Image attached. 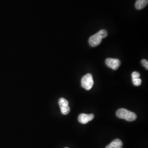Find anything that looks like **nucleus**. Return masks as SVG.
I'll return each instance as SVG.
<instances>
[{"mask_svg":"<svg viewBox=\"0 0 148 148\" xmlns=\"http://www.w3.org/2000/svg\"><path fill=\"white\" fill-rule=\"evenodd\" d=\"M108 36V32L106 30H101L95 35L91 36L89 38V43L92 47H96L101 42L102 39Z\"/></svg>","mask_w":148,"mask_h":148,"instance_id":"f257e3e1","label":"nucleus"},{"mask_svg":"<svg viewBox=\"0 0 148 148\" xmlns=\"http://www.w3.org/2000/svg\"><path fill=\"white\" fill-rule=\"evenodd\" d=\"M116 116L120 119H125L127 121L130 122L136 120L137 117L134 112L124 108L120 109L116 111Z\"/></svg>","mask_w":148,"mask_h":148,"instance_id":"f03ea898","label":"nucleus"},{"mask_svg":"<svg viewBox=\"0 0 148 148\" xmlns=\"http://www.w3.org/2000/svg\"><path fill=\"white\" fill-rule=\"evenodd\" d=\"M94 85V81L91 74H87L81 79V86L85 90H90Z\"/></svg>","mask_w":148,"mask_h":148,"instance_id":"7ed1b4c3","label":"nucleus"},{"mask_svg":"<svg viewBox=\"0 0 148 148\" xmlns=\"http://www.w3.org/2000/svg\"><path fill=\"white\" fill-rule=\"evenodd\" d=\"M59 105L60 108L61 112L64 115H68L70 112V109L69 106L68 101L66 100L65 98H61L59 100Z\"/></svg>","mask_w":148,"mask_h":148,"instance_id":"20e7f679","label":"nucleus"},{"mask_svg":"<svg viewBox=\"0 0 148 148\" xmlns=\"http://www.w3.org/2000/svg\"><path fill=\"white\" fill-rule=\"evenodd\" d=\"M106 63L109 68L116 70L120 67L121 65V62L118 59L109 58L106 59Z\"/></svg>","mask_w":148,"mask_h":148,"instance_id":"39448f33","label":"nucleus"},{"mask_svg":"<svg viewBox=\"0 0 148 148\" xmlns=\"http://www.w3.org/2000/svg\"><path fill=\"white\" fill-rule=\"evenodd\" d=\"M95 117V115L92 114H81L78 117V120L82 124H86L88 122L92 121Z\"/></svg>","mask_w":148,"mask_h":148,"instance_id":"423d86ee","label":"nucleus"},{"mask_svg":"<svg viewBox=\"0 0 148 148\" xmlns=\"http://www.w3.org/2000/svg\"><path fill=\"white\" fill-rule=\"evenodd\" d=\"M122 146L123 143L121 140L119 139H116L107 145L106 148H122Z\"/></svg>","mask_w":148,"mask_h":148,"instance_id":"0eeeda50","label":"nucleus"},{"mask_svg":"<svg viewBox=\"0 0 148 148\" xmlns=\"http://www.w3.org/2000/svg\"><path fill=\"white\" fill-rule=\"evenodd\" d=\"M148 0H137L135 7L138 10H142L148 5Z\"/></svg>","mask_w":148,"mask_h":148,"instance_id":"6e6552de","label":"nucleus"},{"mask_svg":"<svg viewBox=\"0 0 148 148\" xmlns=\"http://www.w3.org/2000/svg\"><path fill=\"white\" fill-rule=\"evenodd\" d=\"M132 82L133 85L136 86H139L142 84V79L140 78L133 79H132Z\"/></svg>","mask_w":148,"mask_h":148,"instance_id":"1a4fd4ad","label":"nucleus"},{"mask_svg":"<svg viewBox=\"0 0 148 148\" xmlns=\"http://www.w3.org/2000/svg\"><path fill=\"white\" fill-rule=\"evenodd\" d=\"M139 77H140V74L138 72L134 71L132 74V79L139 78Z\"/></svg>","mask_w":148,"mask_h":148,"instance_id":"9d476101","label":"nucleus"},{"mask_svg":"<svg viewBox=\"0 0 148 148\" xmlns=\"http://www.w3.org/2000/svg\"><path fill=\"white\" fill-rule=\"evenodd\" d=\"M142 64H143V66L145 68V69H147V70H148V62L147 60H146V59H143L142 60Z\"/></svg>","mask_w":148,"mask_h":148,"instance_id":"9b49d317","label":"nucleus"},{"mask_svg":"<svg viewBox=\"0 0 148 148\" xmlns=\"http://www.w3.org/2000/svg\"></svg>","mask_w":148,"mask_h":148,"instance_id":"f8f14e48","label":"nucleus"}]
</instances>
